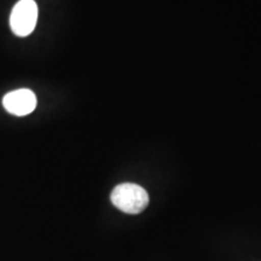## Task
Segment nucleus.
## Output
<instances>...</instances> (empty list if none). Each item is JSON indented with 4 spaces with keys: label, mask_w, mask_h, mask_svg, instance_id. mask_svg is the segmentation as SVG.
<instances>
[{
    "label": "nucleus",
    "mask_w": 261,
    "mask_h": 261,
    "mask_svg": "<svg viewBox=\"0 0 261 261\" xmlns=\"http://www.w3.org/2000/svg\"><path fill=\"white\" fill-rule=\"evenodd\" d=\"M5 110L12 115L24 116L37 108V97L31 90L21 89L5 94L3 98Z\"/></svg>",
    "instance_id": "obj_3"
},
{
    "label": "nucleus",
    "mask_w": 261,
    "mask_h": 261,
    "mask_svg": "<svg viewBox=\"0 0 261 261\" xmlns=\"http://www.w3.org/2000/svg\"><path fill=\"white\" fill-rule=\"evenodd\" d=\"M113 204L123 213L138 214L148 207L149 195L140 185L123 182L117 185L112 192Z\"/></svg>",
    "instance_id": "obj_1"
},
{
    "label": "nucleus",
    "mask_w": 261,
    "mask_h": 261,
    "mask_svg": "<svg viewBox=\"0 0 261 261\" xmlns=\"http://www.w3.org/2000/svg\"><path fill=\"white\" fill-rule=\"evenodd\" d=\"M38 21V5L34 0H19L10 15V27L17 37H27Z\"/></svg>",
    "instance_id": "obj_2"
}]
</instances>
